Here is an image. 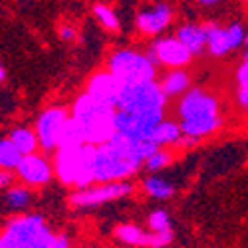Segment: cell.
I'll use <instances>...</instances> for the list:
<instances>
[{
	"label": "cell",
	"mask_w": 248,
	"mask_h": 248,
	"mask_svg": "<svg viewBox=\"0 0 248 248\" xmlns=\"http://www.w3.org/2000/svg\"><path fill=\"white\" fill-rule=\"evenodd\" d=\"M165 248H171V246H165Z\"/></svg>",
	"instance_id": "d6a6232c"
},
{
	"label": "cell",
	"mask_w": 248,
	"mask_h": 248,
	"mask_svg": "<svg viewBox=\"0 0 248 248\" xmlns=\"http://www.w3.org/2000/svg\"><path fill=\"white\" fill-rule=\"evenodd\" d=\"M0 248H72V240L54 234L42 215L20 213L4 222Z\"/></svg>",
	"instance_id": "7a4b0ae2"
},
{
	"label": "cell",
	"mask_w": 248,
	"mask_h": 248,
	"mask_svg": "<svg viewBox=\"0 0 248 248\" xmlns=\"http://www.w3.org/2000/svg\"><path fill=\"white\" fill-rule=\"evenodd\" d=\"M86 135L84 129H81L79 123L70 115V119L66 121L64 129H62V137H60V147H74V145H84Z\"/></svg>",
	"instance_id": "7402d4cb"
},
{
	"label": "cell",
	"mask_w": 248,
	"mask_h": 248,
	"mask_svg": "<svg viewBox=\"0 0 248 248\" xmlns=\"http://www.w3.org/2000/svg\"><path fill=\"white\" fill-rule=\"evenodd\" d=\"M141 187H143V191H145L147 197L157 199V201H169L175 195L173 183H169L165 177H159V173L145 177L141 183Z\"/></svg>",
	"instance_id": "44dd1931"
},
{
	"label": "cell",
	"mask_w": 248,
	"mask_h": 248,
	"mask_svg": "<svg viewBox=\"0 0 248 248\" xmlns=\"http://www.w3.org/2000/svg\"><path fill=\"white\" fill-rule=\"evenodd\" d=\"M157 64L147 52L133 48L115 50L108 58V70L121 81L123 86H139L157 79Z\"/></svg>",
	"instance_id": "5b68a950"
},
{
	"label": "cell",
	"mask_w": 248,
	"mask_h": 248,
	"mask_svg": "<svg viewBox=\"0 0 248 248\" xmlns=\"http://www.w3.org/2000/svg\"><path fill=\"white\" fill-rule=\"evenodd\" d=\"M16 175L18 179L22 181L24 185L32 189H40V187H46V185L56 177L54 171V161L48 159L42 153H30L24 155L20 165L16 167Z\"/></svg>",
	"instance_id": "7c38bea8"
},
{
	"label": "cell",
	"mask_w": 248,
	"mask_h": 248,
	"mask_svg": "<svg viewBox=\"0 0 248 248\" xmlns=\"http://www.w3.org/2000/svg\"><path fill=\"white\" fill-rule=\"evenodd\" d=\"M159 84H161L163 92L167 93V97L173 99V97L185 95L193 88V78L185 68H175V70L165 72L163 78L159 79Z\"/></svg>",
	"instance_id": "9a60e30c"
},
{
	"label": "cell",
	"mask_w": 248,
	"mask_h": 248,
	"mask_svg": "<svg viewBox=\"0 0 248 248\" xmlns=\"http://www.w3.org/2000/svg\"><path fill=\"white\" fill-rule=\"evenodd\" d=\"M113 236L121 244L131 246V248H149V244H151V232L143 231L141 226H137L133 222L117 224L113 231Z\"/></svg>",
	"instance_id": "ac0fdd59"
},
{
	"label": "cell",
	"mask_w": 248,
	"mask_h": 248,
	"mask_svg": "<svg viewBox=\"0 0 248 248\" xmlns=\"http://www.w3.org/2000/svg\"><path fill=\"white\" fill-rule=\"evenodd\" d=\"M72 117L81 125L86 135V141L92 145H103L108 143L115 133V117L117 108L93 99L90 93H79L72 103Z\"/></svg>",
	"instance_id": "3957f363"
},
{
	"label": "cell",
	"mask_w": 248,
	"mask_h": 248,
	"mask_svg": "<svg viewBox=\"0 0 248 248\" xmlns=\"http://www.w3.org/2000/svg\"><path fill=\"white\" fill-rule=\"evenodd\" d=\"M206 54L213 58H224L231 52L246 46V36L242 22H231L229 26H220L217 22H206Z\"/></svg>",
	"instance_id": "9c48e42d"
},
{
	"label": "cell",
	"mask_w": 248,
	"mask_h": 248,
	"mask_svg": "<svg viewBox=\"0 0 248 248\" xmlns=\"http://www.w3.org/2000/svg\"><path fill=\"white\" fill-rule=\"evenodd\" d=\"M4 79H6V68L2 66V68H0V81L4 84Z\"/></svg>",
	"instance_id": "f546056e"
},
{
	"label": "cell",
	"mask_w": 248,
	"mask_h": 248,
	"mask_svg": "<svg viewBox=\"0 0 248 248\" xmlns=\"http://www.w3.org/2000/svg\"><path fill=\"white\" fill-rule=\"evenodd\" d=\"M242 62H244V64L248 66V48H246V52H244V56H242Z\"/></svg>",
	"instance_id": "4dcf8cb0"
},
{
	"label": "cell",
	"mask_w": 248,
	"mask_h": 248,
	"mask_svg": "<svg viewBox=\"0 0 248 248\" xmlns=\"http://www.w3.org/2000/svg\"><path fill=\"white\" fill-rule=\"evenodd\" d=\"M185 133L181 129V123L173 119H163L151 133V141L157 147H181Z\"/></svg>",
	"instance_id": "e0dca14e"
},
{
	"label": "cell",
	"mask_w": 248,
	"mask_h": 248,
	"mask_svg": "<svg viewBox=\"0 0 248 248\" xmlns=\"http://www.w3.org/2000/svg\"><path fill=\"white\" fill-rule=\"evenodd\" d=\"M171 163H173V153L167 151L165 147H159L145 163H143V169H145L149 175H155V173H159L163 169H167Z\"/></svg>",
	"instance_id": "d4e9b609"
},
{
	"label": "cell",
	"mask_w": 248,
	"mask_h": 248,
	"mask_svg": "<svg viewBox=\"0 0 248 248\" xmlns=\"http://www.w3.org/2000/svg\"><path fill=\"white\" fill-rule=\"evenodd\" d=\"M246 48H248V36H246Z\"/></svg>",
	"instance_id": "1f68e13d"
},
{
	"label": "cell",
	"mask_w": 248,
	"mask_h": 248,
	"mask_svg": "<svg viewBox=\"0 0 248 248\" xmlns=\"http://www.w3.org/2000/svg\"><path fill=\"white\" fill-rule=\"evenodd\" d=\"M32 204V187L28 185H12L10 189L4 191V209L8 213H24Z\"/></svg>",
	"instance_id": "d6986e66"
},
{
	"label": "cell",
	"mask_w": 248,
	"mask_h": 248,
	"mask_svg": "<svg viewBox=\"0 0 248 248\" xmlns=\"http://www.w3.org/2000/svg\"><path fill=\"white\" fill-rule=\"evenodd\" d=\"M14 145L20 149L22 155H30V153H36L38 147H40V141H38V133L36 129L28 127V125H18V127H12L6 135Z\"/></svg>",
	"instance_id": "ffe728a7"
},
{
	"label": "cell",
	"mask_w": 248,
	"mask_h": 248,
	"mask_svg": "<svg viewBox=\"0 0 248 248\" xmlns=\"http://www.w3.org/2000/svg\"><path fill=\"white\" fill-rule=\"evenodd\" d=\"M60 38L66 40V42H70V40L76 38V28H74V26H68V24L60 26Z\"/></svg>",
	"instance_id": "83f0119b"
},
{
	"label": "cell",
	"mask_w": 248,
	"mask_h": 248,
	"mask_svg": "<svg viewBox=\"0 0 248 248\" xmlns=\"http://www.w3.org/2000/svg\"><path fill=\"white\" fill-rule=\"evenodd\" d=\"M72 111H68L66 108H60V106H52L46 108L42 113L38 115L36 119V133H38V141H40V147L44 151H56L60 149V137H62V129H64L66 121L70 119Z\"/></svg>",
	"instance_id": "30bf717a"
},
{
	"label": "cell",
	"mask_w": 248,
	"mask_h": 248,
	"mask_svg": "<svg viewBox=\"0 0 248 248\" xmlns=\"http://www.w3.org/2000/svg\"><path fill=\"white\" fill-rule=\"evenodd\" d=\"M197 2H199L201 6H215V4L220 2V0H197Z\"/></svg>",
	"instance_id": "f1b7e54d"
},
{
	"label": "cell",
	"mask_w": 248,
	"mask_h": 248,
	"mask_svg": "<svg viewBox=\"0 0 248 248\" xmlns=\"http://www.w3.org/2000/svg\"><path fill=\"white\" fill-rule=\"evenodd\" d=\"M167 103H169L167 93L163 92L161 84L155 79V81H147V84L123 88L117 109L127 111V113L155 117V119H165Z\"/></svg>",
	"instance_id": "8992f818"
},
{
	"label": "cell",
	"mask_w": 248,
	"mask_h": 248,
	"mask_svg": "<svg viewBox=\"0 0 248 248\" xmlns=\"http://www.w3.org/2000/svg\"><path fill=\"white\" fill-rule=\"evenodd\" d=\"M95 145L84 143L74 147H60L54 151L56 179L74 189H86L95 183Z\"/></svg>",
	"instance_id": "277c9868"
},
{
	"label": "cell",
	"mask_w": 248,
	"mask_h": 248,
	"mask_svg": "<svg viewBox=\"0 0 248 248\" xmlns=\"http://www.w3.org/2000/svg\"><path fill=\"white\" fill-rule=\"evenodd\" d=\"M93 16H95V20L99 22V26L103 30H108V32H117L119 30V18H117V14L111 6L101 4V2L95 4L93 6Z\"/></svg>",
	"instance_id": "cb8c5ba5"
},
{
	"label": "cell",
	"mask_w": 248,
	"mask_h": 248,
	"mask_svg": "<svg viewBox=\"0 0 248 248\" xmlns=\"http://www.w3.org/2000/svg\"><path fill=\"white\" fill-rule=\"evenodd\" d=\"M177 117L183 133L195 141H201L217 133L224 121L218 97L209 90L197 86H193L187 93L179 97Z\"/></svg>",
	"instance_id": "6da1fadb"
},
{
	"label": "cell",
	"mask_w": 248,
	"mask_h": 248,
	"mask_svg": "<svg viewBox=\"0 0 248 248\" xmlns=\"http://www.w3.org/2000/svg\"><path fill=\"white\" fill-rule=\"evenodd\" d=\"M123 86L121 81L106 68V70H99V72H93L86 84V93H90L93 99L97 101H103V103H109V106H115L121 99V93H123Z\"/></svg>",
	"instance_id": "5bb4252c"
},
{
	"label": "cell",
	"mask_w": 248,
	"mask_h": 248,
	"mask_svg": "<svg viewBox=\"0 0 248 248\" xmlns=\"http://www.w3.org/2000/svg\"><path fill=\"white\" fill-rule=\"evenodd\" d=\"M16 171H10V169H0V189L2 191H6V189H10L12 185H14V181H16Z\"/></svg>",
	"instance_id": "4316f807"
},
{
	"label": "cell",
	"mask_w": 248,
	"mask_h": 248,
	"mask_svg": "<svg viewBox=\"0 0 248 248\" xmlns=\"http://www.w3.org/2000/svg\"><path fill=\"white\" fill-rule=\"evenodd\" d=\"M175 10L169 2H155L135 14V28L143 36H159L173 22Z\"/></svg>",
	"instance_id": "4fadbf2b"
},
{
	"label": "cell",
	"mask_w": 248,
	"mask_h": 248,
	"mask_svg": "<svg viewBox=\"0 0 248 248\" xmlns=\"http://www.w3.org/2000/svg\"><path fill=\"white\" fill-rule=\"evenodd\" d=\"M22 157L24 155L20 153V149L8 137H4L2 141H0V169L16 171V167L20 165V161H22Z\"/></svg>",
	"instance_id": "603a6c76"
},
{
	"label": "cell",
	"mask_w": 248,
	"mask_h": 248,
	"mask_svg": "<svg viewBox=\"0 0 248 248\" xmlns=\"http://www.w3.org/2000/svg\"><path fill=\"white\" fill-rule=\"evenodd\" d=\"M139 169H141V165L133 163L127 157H123L109 143L97 145V149H95V183L127 181Z\"/></svg>",
	"instance_id": "52a82bcc"
},
{
	"label": "cell",
	"mask_w": 248,
	"mask_h": 248,
	"mask_svg": "<svg viewBox=\"0 0 248 248\" xmlns=\"http://www.w3.org/2000/svg\"><path fill=\"white\" fill-rule=\"evenodd\" d=\"M133 193V185L129 181H115V183H93L86 189H74L70 195V204L78 209L88 206H99L106 202H113L125 199Z\"/></svg>",
	"instance_id": "ba28073f"
},
{
	"label": "cell",
	"mask_w": 248,
	"mask_h": 248,
	"mask_svg": "<svg viewBox=\"0 0 248 248\" xmlns=\"http://www.w3.org/2000/svg\"><path fill=\"white\" fill-rule=\"evenodd\" d=\"M153 62L157 66H165L169 70H175V68H187L191 62H193V54L191 50L185 46L177 36H163V38H157L155 42L151 44L149 52H147Z\"/></svg>",
	"instance_id": "8fae6325"
},
{
	"label": "cell",
	"mask_w": 248,
	"mask_h": 248,
	"mask_svg": "<svg viewBox=\"0 0 248 248\" xmlns=\"http://www.w3.org/2000/svg\"><path fill=\"white\" fill-rule=\"evenodd\" d=\"M175 36L181 40V42L191 50V54L202 56L206 52V26L204 24H181L175 32Z\"/></svg>",
	"instance_id": "2e32d148"
},
{
	"label": "cell",
	"mask_w": 248,
	"mask_h": 248,
	"mask_svg": "<svg viewBox=\"0 0 248 248\" xmlns=\"http://www.w3.org/2000/svg\"><path fill=\"white\" fill-rule=\"evenodd\" d=\"M147 226H149L151 232H165V231H173V220H171L167 211L155 209L147 217Z\"/></svg>",
	"instance_id": "484cf974"
}]
</instances>
